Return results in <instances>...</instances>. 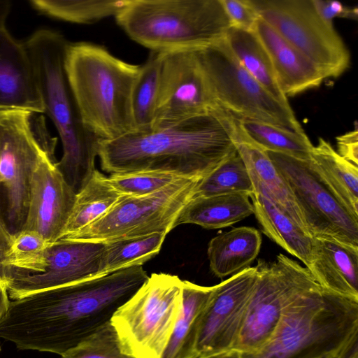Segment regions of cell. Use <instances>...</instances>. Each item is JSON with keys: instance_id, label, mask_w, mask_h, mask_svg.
Here are the masks:
<instances>
[{"instance_id": "cell-40", "label": "cell", "mask_w": 358, "mask_h": 358, "mask_svg": "<svg viewBox=\"0 0 358 358\" xmlns=\"http://www.w3.org/2000/svg\"><path fill=\"white\" fill-rule=\"evenodd\" d=\"M13 238L14 236L9 232L0 219V282L5 287L8 278V269L5 267L3 262L6 254L12 243Z\"/></svg>"}, {"instance_id": "cell-24", "label": "cell", "mask_w": 358, "mask_h": 358, "mask_svg": "<svg viewBox=\"0 0 358 358\" xmlns=\"http://www.w3.org/2000/svg\"><path fill=\"white\" fill-rule=\"evenodd\" d=\"M213 287L182 280L180 311L161 358H198L196 350L201 320Z\"/></svg>"}, {"instance_id": "cell-36", "label": "cell", "mask_w": 358, "mask_h": 358, "mask_svg": "<svg viewBox=\"0 0 358 358\" xmlns=\"http://www.w3.org/2000/svg\"><path fill=\"white\" fill-rule=\"evenodd\" d=\"M61 356L62 358H134L124 351L110 322Z\"/></svg>"}, {"instance_id": "cell-22", "label": "cell", "mask_w": 358, "mask_h": 358, "mask_svg": "<svg viewBox=\"0 0 358 358\" xmlns=\"http://www.w3.org/2000/svg\"><path fill=\"white\" fill-rule=\"evenodd\" d=\"M262 241L259 231L250 227H236L217 234L208 245L212 273L222 278L250 267L259 252Z\"/></svg>"}, {"instance_id": "cell-3", "label": "cell", "mask_w": 358, "mask_h": 358, "mask_svg": "<svg viewBox=\"0 0 358 358\" xmlns=\"http://www.w3.org/2000/svg\"><path fill=\"white\" fill-rule=\"evenodd\" d=\"M29 56L44 112L52 122L62 145L57 166L77 194L96 170L101 140L85 126L65 70L69 45L50 29H39L23 41Z\"/></svg>"}, {"instance_id": "cell-18", "label": "cell", "mask_w": 358, "mask_h": 358, "mask_svg": "<svg viewBox=\"0 0 358 358\" xmlns=\"http://www.w3.org/2000/svg\"><path fill=\"white\" fill-rule=\"evenodd\" d=\"M220 112L236 152L247 169L255 194L271 201L308 231L294 196L267 152L242 130L238 117L222 108Z\"/></svg>"}, {"instance_id": "cell-39", "label": "cell", "mask_w": 358, "mask_h": 358, "mask_svg": "<svg viewBox=\"0 0 358 358\" xmlns=\"http://www.w3.org/2000/svg\"><path fill=\"white\" fill-rule=\"evenodd\" d=\"M337 152L343 158L358 165V131L355 128L354 131L347 132L336 137Z\"/></svg>"}, {"instance_id": "cell-20", "label": "cell", "mask_w": 358, "mask_h": 358, "mask_svg": "<svg viewBox=\"0 0 358 358\" xmlns=\"http://www.w3.org/2000/svg\"><path fill=\"white\" fill-rule=\"evenodd\" d=\"M254 31L267 50L287 97L318 87L326 79L314 63L263 20L258 19Z\"/></svg>"}, {"instance_id": "cell-23", "label": "cell", "mask_w": 358, "mask_h": 358, "mask_svg": "<svg viewBox=\"0 0 358 358\" xmlns=\"http://www.w3.org/2000/svg\"><path fill=\"white\" fill-rule=\"evenodd\" d=\"M253 214L262 232L308 268L312 259L313 237L269 199L255 194Z\"/></svg>"}, {"instance_id": "cell-6", "label": "cell", "mask_w": 358, "mask_h": 358, "mask_svg": "<svg viewBox=\"0 0 358 358\" xmlns=\"http://www.w3.org/2000/svg\"><path fill=\"white\" fill-rule=\"evenodd\" d=\"M115 19L131 40L155 52L203 47L231 27L221 0H127Z\"/></svg>"}, {"instance_id": "cell-25", "label": "cell", "mask_w": 358, "mask_h": 358, "mask_svg": "<svg viewBox=\"0 0 358 358\" xmlns=\"http://www.w3.org/2000/svg\"><path fill=\"white\" fill-rule=\"evenodd\" d=\"M253 214L250 196L243 194H229L196 196L186 204L180 213L176 227L194 224L207 229L230 227Z\"/></svg>"}, {"instance_id": "cell-30", "label": "cell", "mask_w": 358, "mask_h": 358, "mask_svg": "<svg viewBox=\"0 0 358 358\" xmlns=\"http://www.w3.org/2000/svg\"><path fill=\"white\" fill-rule=\"evenodd\" d=\"M127 0H31L30 5L42 14L78 24H92L116 15Z\"/></svg>"}, {"instance_id": "cell-33", "label": "cell", "mask_w": 358, "mask_h": 358, "mask_svg": "<svg viewBox=\"0 0 358 358\" xmlns=\"http://www.w3.org/2000/svg\"><path fill=\"white\" fill-rule=\"evenodd\" d=\"M229 194H243L250 198L255 194L247 169L237 152L199 180L193 197Z\"/></svg>"}, {"instance_id": "cell-32", "label": "cell", "mask_w": 358, "mask_h": 358, "mask_svg": "<svg viewBox=\"0 0 358 358\" xmlns=\"http://www.w3.org/2000/svg\"><path fill=\"white\" fill-rule=\"evenodd\" d=\"M160 52L151 51L140 66L131 94L134 130L152 129L159 90Z\"/></svg>"}, {"instance_id": "cell-10", "label": "cell", "mask_w": 358, "mask_h": 358, "mask_svg": "<svg viewBox=\"0 0 358 358\" xmlns=\"http://www.w3.org/2000/svg\"><path fill=\"white\" fill-rule=\"evenodd\" d=\"M201 179L180 178L143 196L122 195L101 217L62 239L106 242L155 233H169Z\"/></svg>"}, {"instance_id": "cell-9", "label": "cell", "mask_w": 358, "mask_h": 358, "mask_svg": "<svg viewBox=\"0 0 358 358\" xmlns=\"http://www.w3.org/2000/svg\"><path fill=\"white\" fill-rule=\"evenodd\" d=\"M196 51L217 106L240 118L304 132L291 106L280 103L245 71L224 38Z\"/></svg>"}, {"instance_id": "cell-5", "label": "cell", "mask_w": 358, "mask_h": 358, "mask_svg": "<svg viewBox=\"0 0 358 358\" xmlns=\"http://www.w3.org/2000/svg\"><path fill=\"white\" fill-rule=\"evenodd\" d=\"M358 342V299L316 285L283 310L268 341L241 358H317Z\"/></svg>"}, {"instance_id": "cell-1", "label": "cell", "mask_w": 358, "mask_h": 358, "mask_svg": "<svg viewBox=\"0 0 358 358\" xmlns=\"http://www.w3.org/2000/svg\"><path fill=\"white\" fill-rule=\"evenodd\" d=\"M148 278L134 266L13 299L0 318V338L62 355L110 322Z\"/></svg>"}, {"instance_id": "cell-14", "label": "cell", "mask_w": 358, "mask_h": 358, "mask_svg": "<svg viewBox=\"0 0 358 358\" xmlns=\"http://www.w3.org/2000/svg\"><path fill=\"white\" fill-rule=\"evenodd\" d=\"M157 101L152 129L164 128L217 107L196 48L160 52Z\"/></svg>"}, {"instance_id": "cell-12", "label": "cell", "mask_w": 358, "mask_h": 358, "mask_svg": "<svg viewBox=\"0 0 358 358\" xmlns=\"http://www.w3.org/2000/svg\"><path fill=\"white\" fill-rule=\"evenodd\" d=\"M258 17L314 63L326 78L343 74L350 52L333 24L323 20L312 0H248Z\"/></svg>"}, {"instance_id": "cell-26", "label": "cell", "mask_w": 358, "mask_h": 358, "mask_svg": "<svg viewBox=\"0 0 358 358\" xmlns=\"http://www.w3.org/2000/svg\"><path fill=\"white\" fill-rule=\"evenodd\" d=\"M310 160L336 197L351 214L358 217V167L343 158L322 138L313 145Z\"/></svg>"}, {"instance_id": "cell-34", "label": "cell", "mask_w": 358, "mask_h": 358, "mask_svg": "<svg viewBox=\"0 0 358 358\" xmlns=\"http://www.w3.org/2000/svg\"><path fill=\"white\" fill-rule=\"evenodd\" d=\"M51 244L35 231H21L14 236L6 254L3 264L8 269V274L9 268L30 273L43 271L47 250Z\"/></svg>"}, {"instance_id": "cell-4", "label": "cell", "mask_w": 358, "mask_h": 358, "mask_svg": "<svg viewBox=\"0 0 358 358\" xmlns=\"http://www.w3.org/2000/svg\"><path fill=\"white\" fill-rule=\"evenodd\" d=\"M64 64L90 131L105 141L134 130L131 94L141 65L127 63L106 48L88 42L69 43Z\"/></svg>"}, {"instance_id": "cell-44", "label": "cell", "mask_w": 358, "mask_h": 358, "mask_svg": "<svg viewBox=\"0 0 358 358\" xmlns=\"http://www.w3.org/2000/svg\"><path fill=\"white\" fill-rule=\"evenodd\" d=\"M11 9L9 1H0V29L6 27V22Z\"/></svg>"}, {"instance_id": "cell-38", "label": "cell", "mask_w": 358, "mask_h": 358, "mask_svg": "<svg viewBox=\"0 0 358 358\" xmlns=\"http://www.w3.org/2000/svg\"><path fill=\"white\" fill-rule=\"evenodd\" d=\"M313 6L326 22L333 24L335 17L357 19V8H350L343 6L340 1L330 0H312Z\"/></svg>"}, {"instance_id": "cell-7", "label": "cell", "mask_w": 358, "mask_h": 358, "mask_svg": "<svg viewBox=\"0 0 358 358\" xmlns=\"http://www.w3.org/2000/svg\"><path fill=\"white\" fill-rule=\"evenodd\" d=\"M57 143L41 113L0 109V219L13 236L26 220L34 170L45 155L55 157Z\"/></svg>"}, {"instance_id": "cell-11", "label": "cell", "mask_w": 358, "mask_h": 358, "mask_svg": "<svg viewBox=\"0 0 358 358\" xmlns=\"http://www.w3.org/2000/svg\"><path fill=\"white\" fill-rule=\"evenodd\" d=\"M256 267L257 280L234 348L241 354L260 349L272 336L285 307L319 285L308 268L282 253L272 262L259 260Z\"/></svg>"}, {"instance_id": "cell-21", "label": "cell", "mask_w": 358, "mask_h": 358, "mask_svg": "<svg viewBox=\"0 0 358 358\" xmlns=\"http://www.w3.org/2000/svg\"><path fill=\"white\" fill-rule=\"evenodd\" d=\"M308 268L322 289L358 299V246L313 238Z\"/></svg>"}, {"instance_id": "cell-29", "label": "cell", "mask_w": 358, "mask_h": 358, "mask_svg": "<svg viewBox=\"0 0 358 358\" xmlns=\"http://www.w3.org/2000/svg\"><path fill=\"white\" fill-rule=\"evenodd\" d=\"M238 118L242 130L265 150L310 159L313 145L305 132H297L258 120Z\"/></svg>"}, {"instance_id": "cell-42", "label": "cell", "mask_w": 358, "mask_h": 358, "mask_svg": "<svg viewBox=\"0 0 358 358\" xmlns=\"http://www.w3.org/2000/svg\"><path fill=\"white\" fill-rule=\"evenodd\" d=\"M8 297L6 287L0 282V318L6 313L9 306Z\"/></svg>"}, {"instance_id": "cell-17", "label": "cell", "mask_w": 358, "mask_h": 358, "mask_svg": "<svg viewBox=\"0 0 358 358\" xmlns=\"http://www.w3.org/2000/svg\"><path fill=\"white\" fill-rule=\"evenodd\" d=\"M56 157L45 155L30 180L29 204L22 231H35L53 243L64 234L76 193L57 166Z\"/></svg>"}, {"instance_id": "cell-37", "label": "cell", "mask_w": 358, "mask_h": 358, "mask_svg": "<svg viewBox=\"0 0 358 358\" xmlns=\"http://www.w3.org/2000/svg\"><path fill=\"white\" fill-rule=\"evenodd\" d=\"M233 27L253 31L259 18L248 0H221Z\"/></svg>"}, {"instance_id": "cell-35", "label": "cell", "mask_w": 358, "mask_h": 358, "mask_svg": "<svg viewBox=\"0 0 358 358\" xmlns=\"http://www.w3.org/2000/svg\"><path fill=\"white\" fill-rule=\"evenodd\" d=\"M181 177L158 171L111 173L110 185L121 195L143 196L157 192Z\"/></svg>"}, {"instance_id": "cell-45", "label": "cell", "mask_w": 358, "mask_h": 358, "mask_svg": "<svg viewBox=\"0 0 358 358\" xmlns=\"http://www.w3.org/2000/svg\"><path fill=\"white\" fill-rule=\"evenodd\" d=\"M0 350H1V343H0Z\"/></svg>"}, {"instance_id": "cell-28", "label": "cell", "mask_w": 358, "mask_h": 358, "mask_svg": "<svg viewBox=\"0 0 358 358\" xmlns=\"http://www.w3.org/2000/svg\"><path fill=\"white\" fill-rule=\"evenodd\" d=\"M121 196L110 185L108 177L96 169L76 194L75 203L62 238L82 229L101 217Z\"/></svg>"}, {"instance_id": "cell-15", "label": "cell", "mask_w": 358, "mask_h": 358, "mask_svg": "<svg viewBox=\"0 0 358 358\" xmlns=\"http://www.w3.org/2000/svg\"><path fill=\"white\" fill-rule=\"evenodd\" d=\"M105 242L60 239L47 250L45 268L27 273L10 268L6 282L13 299L103 275Z\"/></svg>"}, {"instance_id": "cell-41", "label": "cell", "mask_w": 358, "mask_h": 358, "mask_svg": "<svg viewBox=\"0 0 358 358\" xmlns=\"http://www.w3.org/2000/svg\"><path fill=\"white\" fill-rule=\"evenodd\" d=\"M317 358H358V342L339 350L323 355Z\"/></svg>"}, {"instance_id": "cell-13", "label": "cell", "mask_w": 358, "mask_h": 358, "mask_svg": "<svg viewBox=\"0 0 358 358\" xmlns=\"http://www.w3.org/2000/svg\"><path fill=\"white\" fill-rule=\"evenodd\" d=\"M266 152L294 196L308 232L313 238L358 246V217L336 197L311 160Z\"/></svg>"}, {"instance_id": "cell-31", "label": "cell", "mask_w": 358, "mask_h": 358, "mask_svg": "<svg viewBox=\"0 0 358 358\" xmlns=\"http://www.w3.org/2000/svg\"><path fill=\"white\" fill-rule=\"evenodd\" d=\"M166 235L165 233H155L105 242L103 274L134 266H142L159 253Z\"/></svg>"}, {"instance_id": "cell-8", "label": "cell", "mask_w": 358, "mask_h": 358, "mask_svg": "<svg viewBox=\"0 0 358 358\" xmlns=\"http://www.w3.org/2000/svg\"><path fill=\"white\" fill-rule=\"evenodd\" d=\"M182 280L152 273L111 319L124 351L134 358H161L182 301Z\"/></svg>"}, {"instance_id": "cell-27", "label": "cell", "mask_w": 358, "mask_h": 358, "mask_svg": "<svg viewBox=\"0 0 358 358\" xmlns=\"http://www.w3.org/2000/svg\"><path fill=\"white\" fill-rule=\"evenodd\" d=\"M224 39L245 71L280 103L290 106L280 87L269 55L255 32L231 27Z\"/></svg>"}, {"instance_id": "cell-2", "label": "cell", "mask_w": 358, "mask_h": 358, "mask_svg": "<svg viewBox=\"0 0 358 358\" xmlns=\"http://www.w3.org/2000/svg\"><path fill=\"white\" fill-rule=\"evenodd\" d=\"M236 152L218 107L171 126L101 141L102 170L158 171L202 179Z\"/></svg>"}, {"instance_id": "cell-43", "label": "cell", "mask_w": 358, "mask_h": 358, "mask_svg": "<svg viewBox=\"0 0 358 358\" xmlns=\"http://www.w3.org/2000/svg\"><path fill=\"white\" fill-rule=\"evenodd\" d=\"M198 358H241V353L234 349L209 354Z\"/></svg>"}, {"instance_id": "cell-16", "label": "cell", "mask_w": 358, "mask_h": 358, "mask_svg": "<svg viewBox=\"0 0 358 358\" xmlns=\"http://www.w3.org/2000/svg\"><path fill=\"white\" fill-rule=\"evenodd\" d=\"M257 278V267L250 266L213 286L199 325L198 357L234 348Z\"/></svg>"}, {"instance_id": "cell-19", "label": "cell", "mask_w": 358, "mask_h": 358, "mask_svg": "<svg viewBox=\"0 0 358 358\" xmlns=\"http://www.w3.org/2000/svg\"><path fill=\"white\" fill-rule=\"evenodd\" d=\"M0 109L43 113L31 62L23 42L0 29Z\"/></svg>"}]
</instances>
